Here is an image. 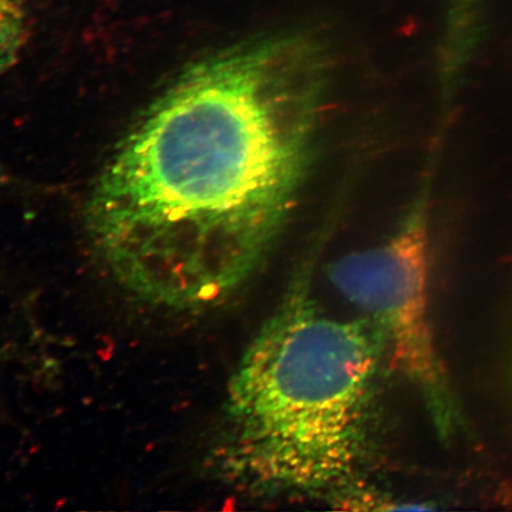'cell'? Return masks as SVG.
I'll use <instances>...</instances> for the list:
<instances>
[{
    "label": "cell",
    "mask_w": 512,
    "mask_h": 512,
    "mask_svg": "<svg viewBox=\"0 0 512 512\" xmlns=\"http://www.w3.org/2000/svg\"><path fill=\"white\" fill-rule=\"evenodd\" d=\"M28 18L18 0H0V73L16 66L28 40Z\"/></svg>",
    "instance_id": "277c9868"
},
{
    "label": "cell",
    "mask_w": 512,
    "mask_h": 512,
    "mask_svg": "<svg viewBox=\"0 0 512 512\" xmlns=\"http://www.w3.org/2000/svg\"><path fill=\"white\" fill-rule=\"evenodd\" d=\"M4 179V171L2 170V166H0V182Z\"/></svg>",
    "instance_id": "5b68a950"
},
{
    "label": "cell",
    "mask_w": 512,
    "mask_h": 512,
    "mask_svg": "<svg viewBox=\"0 0 512 512\" xmlns=\"http://www.w3.org/2000/svg\"><path fill=\"white\" fill-rule=\"evenodd\" d=\"M440 144H433L418 191L388 238L339 258L331 283L381 332L393 367L418 393L439 439L464 431L456 389L435 342L430 313L431 198Z\"/></svg>",
    "instance_id": "3957f363"
},
{
    "label": "cell",
    "mask_w": 512,
    "mask_h": 512,
    "mask_svg": "<svg viewBox=\"0 0 512 512\" xmlns=\"http://www.w3.org/2000/svg\"><path fill=\"white\" fill-rule=\"evenodd\" d=\"M303 275L230 377L214 457L247 494L339 503L360 486L369 456L386 344L368 318L326 316Z\"/></svg>",
    "instance_id": "7a4b0ae2"
},
{
    "label": "cell",
    "mask_w": 512,
    "mask_h": 512,
    "mask_svg": "<svg viewBox=\"0 0 512 512\" xmlns=\"http://www.w3.org/2000/svg\"><path fill=\"white\" fill-rule=\"evenodd\" d=\"M331 56L303 31L185 67L139 118L86 204L94 245L152 302L215 304L273 251L318 150Z\"/></svg>",
    "instance_id": "6da1fadb"
}]
</instances>
